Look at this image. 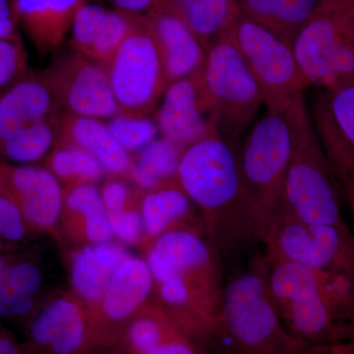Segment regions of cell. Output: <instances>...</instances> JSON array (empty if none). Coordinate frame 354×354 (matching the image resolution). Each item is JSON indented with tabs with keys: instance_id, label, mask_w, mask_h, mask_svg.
Masks as SVG:
<instances>
[{
	"instance_id": "60d3db41",
	"label": "cell",
	"mask_w": 354,
	"mask_h": 354,
	"mask_svg": "<svg viewBox=\"0 0 354 354\" xmlns=\"http://www.w3.org/2000/svg\"><path fill=\"white\" fill-rule=\"evenodd\" d=\"M325 354H354V348L349 344H341L328 349Z\"/></svg>"
},
{
	"instance_id": "d6a6232c",
	"label": "cell",
	"mask_w": 354,
	"mask_h": 354,
	"mask_svg": "<svg viewBox=\"0 0 354 354\" xmlns=\"http://www.w3.org/2000/svg\"><path fill=\"white\" fill-rule=\"evenodd\" d=\"M326 91L321 108L354 155V80Z\"/></svg>"
},
{
	"instance_id": "f1b7e54d",
	"label": "cell",
	"mask_w": 354,
	"mask_h": 354,
	"mask_svg": "<svg viewBox=\"0 0 354 354\" xmlns=\"http://www.w3.org/2000/svg\"><path fill=\"white\" fill-rule=\"evenodd\" d=\"M62 113L23 130L0 146V162L34 165L57 146Z\"/></svg>"
},
{
	"instance_id": "8fae6325",
	"label": "cell",
	"mask_w": 354,
	"mask_h": 354,
	"mask_svg": "<svg viewBox=\"0 0 354 354\" xmlns=\"http://www.w3.org/2000/svg\"><path fill=\"white\" fill-rule=\"evenodd\" d=\"M106 67L120 113L150 116L167 91L164 64L143 16Z\"/></svg>"
},
{
	"instance_id": "7c38bea8",
	"label": "cell",
	"mask_w": 354,
	"mask_h": 354,
	"mask_svg": "<svg viewBox=\"0 0 354 354\" xmlns=\"http://www.w3.org/2000/svg\"><path fill=\"white\" fill-rule=\"evenodd\" d=\"M43 74L64 113L102 120L120 113L104 65L72 50H57Z\"/></svg>"
},
{
	"instance_id": "6da1fadb",
	"label": "cell",
	"mask_w": 354,
	"mask_h": 354,
	"mask_svg": "<svg viewBox=\"0 0 354 354\" xmlns=\"http://www.w3.org/2000/svg\"><path fill=\"white\" fill-rule=\"evenodd\" d=\"M151 299L207 346L223 301L221 255L204 227L176 228L146 247Z\"/></svg>"
},
{
	"instance_id": "b9f144b4",
	"label": "cell",
	"mask_w": 354,
	"mask_h": 354,
	"mask_svg": "<svg viewBox=\"0 0 354 354\" xmlns=\"http://www.w3.org/2000/svg\"><path fill=\"white\" fill-rule=\"evenodd\" d=\"M322 3L348 4L354 3V0H321Z\"/></svg>"
},
{
	"instance_id": "2e32d148",
	"label": "cell",
	"mask_w": 354,
	"mask_h": 354,
	"mask_svg": "<svg viewBox=\"0 0 354 354\" xmlns=\"http://www.w3.org/2000/svg\"><path fill=\"white\" fill-rule=\"evenodd\" d=\"M200 74L171 84L155 111L162 137L184 150L205 138L215 122L205 102Z\"/></svg>"
},
{
	"instance_id": "8992f818",
	"label": "cell",
	"mask_w": 354,
	"mask_h": 354,
	"mask_svg": "<svg viewBox=\"0 0 354 354\" xmlns=\"http://www.w3.org/2000/svg\"><path fill=\"white\" fill-rule=\"evenodd\" d=\"M293 150L285 186V209L298 220L316 225H348L342 216L337 177L315 125L300 97L290 109Z\"/></svg>"
},
{
	"instance_id": "ab89813d",
	"label": "cell",
	"mask_w": 354,
	"mask_h": 354,
	"mask_svg": "<svg viewBox=\"0 0 354 354\" xmlns=\"http://www.w3.org/2000/svg\"><path fill=\"white\" fill-rule=\"evenodd\" d=\"M0 354H26L23 344L0 323Z\"/></svg>"
},
{
	"instance_id": "4316f807",
	"label": "cell",
	"mask_w": 354,
	"mask_h": 354,
	"mask_svg": "<svg viewBox=\"0 0 354 354\" xmlns=\"http://www.w3.org/2000/svg\"><path fill=\"white\" fill-rule=\"evenodd\" d=\"M153 8L176 14L206 50L227 31L239 14L236 0H158Z\"/></svg>"
},
{
	"instance_id": "4fadbf2b",
	"label": "cell",
	"mask_w": 354,
	"mask_h": 354,
	"mask_svg": "<svg viewBox=\"0 0 354 354\" xmlns=\"http://www.w3.org/2000/svg\"><path fill=\"white\" fill-rule=\"evenodd\" d=\"M26 354H94L90 317L75 293L39 304L25 325Z\"/></svg>"
},
{
	"instance_id": "74e56055",
	"label": "cell",
	"mask_w": 354,
	"mask_h": 354,
	"mask_svg": "<svg viewBox=\"0 0 354 354\" xmlns=\"http://www.w3.org/2000/svg\"><path fill=\"white\" fill-rule=\"evenodd\" d=\"M0 39H20L11 0H0Z\"/></svg>"
},
{
	"instance_id": "cb8c5ba5",
	"label": "cell",
	"mask_w": 354,
	"mask_h": 354,
	"mask_svg": "<svg viewBox=\"0 0 354 354\" xmlns=\"http://www.w3.org/2000/svg\"><path fill=\"white\" fill-rule=\"evenodd\" d=\"M59 221L75 241L85 244L113 241V230L97 185L87 184L64 189Z\"/></svg>"
},
{
	"instance_id": "7bdbcfd3",
	"label": "cell",
	"mask_w": 354,
	"mask_h": 354,
	"mask_svg": "<svg viewBox=\"0 0 354 354\" xmlns=\"http://www.w3.org/2000/svg\"><path fill=\"white\" fill-rule=\"evenodd\" d=\"M349 344V346H353V348H354V342H351V344Z\"/></svg>"
},
{
	"instance_id": "3957f363",
	"label": "cell",
	"mask_w": 354,
	"mask_h": 354,
	"mask_svg": "<svg viewBox=\"0 0 354 354\" xmlns=\"http://www.w3.org/2000/svg\"><path fill=\"white\" fill-rule=\"evenodd\" d=\"M176 176L221 255L258 242L239 152L221 136L216 120L205 138L186 149Z\"/></svg>"
},
{
	"instance_id": "f35d334b",
	"label": "cell",
	"mask_w": 354,
	"mask_h": 354,
	"mask_svg": "<svg viewBox=\"0 0 354 354\" xmlns=\"http://www.w3.org/2000/svg\"><path fill=\"white\" fill-rule=\"evenodd\" d=\"M111 2L118 10L132 15L142 16L153 8L158 0H111Z\"/></svg>"
},
{
	"instance_id": "277c9868",
	"label": "cell",
	"mask_w": 354,
	"mask_h": 354,
	"mask_svg": "<svg viewBox=\"0 0 354 354\" xmlns=\"http://www.w3.org/2000/svg\"><path fill=\"white\" fill-rule=\"evenodd\" d=\"M209 346L220 354H309L283 325L262 256L225 285Z\"/></svg>"
},
{
	"instance_id": "7402d4cb",
	"label": "cell",
	"mask_w": 354,
	"mask_h": 354,
	"mask_svg": "<svg viewBox=\"0 0 354 354\" xmlns=\"http://www.w3.org/2000/svg\"><path fill=\"white\" fill-rule=\"evenodd\" d=\"M130 256L124 247L113 241L86 244L72 255V288L88 311L99 304L118 268Z\"/></svg>"
},
{
	"instance_id": "83f0119b",
	"label": "cell",
	"mask_w": 354,
	"mask_h": 354,
	"mask_svg": "<svg viewBox=\"0 0 354 354\" xmlns=\"http://www.w3.org/2000/svg\"><path fill=\"white\" fill-rule=\"evenodd\" d=\"M184 152L183 148L164 137L153 140L132 158L129 180L139 189L148 191L176 177Z\"/></svg>"
},
{
	"instance_id": "9a60e30c",
	"label": "cell",
	"mask_w": 354,
	"mask_h": 354,
	"mask_svg": "<svg viewBox=\"0 0 354 354\" xmlns=\"http://www.w3.org/2000/svg\"><path fill=\"white\" fill-rule=\"evenodd\" d=\"M0 195L19 209L31 232H53L59 223L64 188L44 165L0 162Z\"/></svg>"
},
{
	"instance_id": "44dd1931",
	"label": "cell",
	"mask_w": 354,
	"mask_h": 354,
	"mask_svg": "<svg viewBox=\"0 0 354 354\" xmlns=\"http://www.w3.org/2000/svg\"><path fill=\"white\" fill-rule=\"evenodd\" d=\"M57 146L82 149L97 158L109 176L129 180L132 156L114 138L106 122L99 118L62 113Z\"/></svg>"
},
{
	"instance_id": "d4e9b609",
	"label": "cell",
	"mask_w": 354,
	"mask_h": 354,
	"mask_svg": "<svg viewBox=\"0 0 354 354\" xmlns=\"http://www.w3.org/2000/svg\"><path fill=\"white\" fill-rule=\"evenodd\" d=\"M239 12L266 31L292 46L315 15L321 0H236Z\"/></svg>"
},
{
	"instance_id": "5bb4252c",
	"label": "cell",
	"mask_w": 354,
	"mask_h": 354,
	"mask_svg": "<svg viewBox=\"0 0 354 354\" xmlns=\"http://www.w3.org/2000/svg\"><path fill=\"white\" fill-rule=\"evenodd\" d=\"M153 286L145 258L131 255L120 265L101 301L88 311L95 353L114 348L125 326L151 299Z\"/></svg>"
},
{
	"instance_id": "7a4b0ae2",
	"label": "cell",
	"mask_w": 354,
	"mask_h": 354,
	"mask_svg": "<svg viewBox=\"0 0 354 354\" xmlns=\"http://www.w3.org/2000/svg\"><path fill=\"white\" fill-rule=\"evenodd\" d=\"M263 260L283 325L309 354L354 342V279L264 255Z\"/></svg>"
},
{
	"instance_id": "4dcf8cb0",
	"label": "cell",
	"mask_w": 354,
	"mask_h": 354,
	"mask_svg": "<svg viewBox=\"0 0 354 354\" xmlns=\"http://www.w3.org/2000/svg\"><path fill=\"white\" fill-rule=\"evenodd\" d=\"M314 125L337 183L346 195L354 223V155L319 106L315 109Z\"/></svg>"
},
{
	"instance_id": "8d00e7d4",
	"label": "cell",
	"mask_w": 354,
	"mask_h": 354,
	"mask_svg": "<svg viewBox=\"0 0 354 354\" xmlns=\"http://www.w3.org/2000/svg\"><path fill=\"white\" fill-rule=\"evenodd\" d=\"M208 348L181 327L171 330L162 341L142 354H205Z\"/></svg>"
},
{
	"instance_id": "484cf974",
	"label": "cell",
	"mask_w": 354,
	"mask_h": 354,
	"mask_svg": "<svg viewBox=\"0 0 354 354\" xmlns=\"http://www.w3.org/2000/svg\"><path fill=\"white\" fill-rule=\"evenodd\" d=\"M17 252L0 281V320L23 321L26 325L38 307L43 274L34 261Z\"/></svg>"
},
{
	"instance_id": "f546056e",
	"label": "cell",
	"mask_w": 354,
	"mask_h": 354,
	"mask_svg": "<svg viewBox=\"0 0 354 354\" xmlns=\"http://www.w3.org/2000/svg\"><path fill=\"white\" fill-rule=\"evenodd\" d=\"M44 167L57 177L64 189L97 185L108 174L97 158L74 146H55L44 158Z\"/></svg>"
},
{
	"instance_id": "d590c367",
	"label": "cell",
	"mask_w": 354,
	"mask_h": 354,
	"mask_svg": "<svg viewBox=\"0 0 354 354\" xmlns=\"http://www.w3.org/2000/svg\"><path fill=\"white\" fill-rule=\"evenodd\" d=\"M114 236L123 243L138 244L143 241L144 227L139 206L108 215Z\"/></svg>"
},
{
	"instance_id": "e575fe53",
	"label": "cell",
	"mask_w": 354,
	"mask_h": 354,
	"mask_svg": "<svg viewBox=\"0 0 354 354\" xmlns=\"http://www.w3.org/2000/svg\"><path fill=\"white\" fill-rule=\"evenodd\" d=\"M29 70L22 39H0V92Z\"/></svg>"
},
{
	"instance_id": "52a82bcc",
	"label": "cell",
	"mask_w": 354,
	"mask_h": 354,
	"mask_svg": "<svg viewBox=\"0 0 354 354\" xmlns=\"http://www.w3.org/2000/svg\"><path fill=\"white\" fill-rule=\"evenodd\" d=\"M230 28L209 44L200 74L209 116L227 141L245 131L264 104L262 91L239 53Z\"/></svg>"
},
{
	"instance_id": "30bf717a",
	"label": "cell",
	"mask_w": 354,
	"mask_h": 354,
	"mask_svg": "<svg viewBox=\"0 0 354 354\" xmlns=\"http://www.w3.org/2000/svg\"><path fill=\"white\" fill-rule=\"evenodd\" d=\"M262 243L266 257L354 279V234L348 225L305 223L283 209Z\"/></svg>"
},
{
	"instance_id": "e0dca14e",
	"label": "cell",
	"mask_w": 354,
	"mask_h": 354,
	"mask_svg": "<svg viewBox=\"0 0 354 354\" xmlns=\"http://www.w3.org/2000/svg\"><path fill=\"white\" fill-rule=\"evenodd\" d=\"M140 16L99 4H85L76 13L70 31L71 50L106 66L136 28Z\"/></svg>"
},
{
	"instance_id": "1f68e13d",
	"label": "cell",
	"mask_w": 354,
	"mask_h": 354,
	"mask_svg": "<svg viewBox=\"0 0 354 354\" xmlns=\"http://www.w3.org/2000/svg\"><path fill=\"white\" fill-rule=\"evenodd\" d=\"M118 143L132 156L157 139L158 127L150 116L118 113L106 122Z\"/></svg>"
},
{
	"instance_id": "603a6c76",
	"label": "cell",
	"mask_w": 354,
	"mask_h": 354,
	"mask_svg": "<svg viewBox=\"0 0 354 354\" xmlns=\"http://www.w3.org/2000/svg\"><path fill=\"white\" fill-rule=\"evenodd\" d=\"M194 206L176 177L144 191L139 203L146 247L160 235L176 228L204 227Z\"/></svg>"
},
{
	"instance_id": "9c48e42d",
	"label": "cell",
	"mask_w": 354,
	"mask_h": 354,
	"mask_svg": "<svg viewBox=\"0 0 354 354\" xmlns=\"http://www.w3.org/2000/svg\"><path fill=\"white\" fill-rule=\"evenodd\" d=\"M230 30L262 91L267 111H288L309 87L292 46L246 19L241 12Z\"/></svg>"
},
{
	"instance_id": "836d02e7",
	"label": "cell",
	"mask_w": 354,
	"mask_h": 354,
	"mask_svg": "<svg viewBox=\"0 0 354 354\" xmlns=\"http://www.w3.org/2000/svg\"><path fill=\"white\" fill-rule=\"evenodd\" d=\"M31 234L19 209L0 195V253L19 250Z\"/></svg>"
},
{
	"instance_id": "ffe728a7",
	"label": "cell",
	"mask_w": 354,
	"mask_h": 354,
	"mask_svg": "<svg viewBox=\"0 0 354 354\" xmlns=\"http://www.w3.org/2000/svg\"><path fill=\"white\" fill-rule=\"evenodd\" d=\"M87 0H11L14 18L41 57L57 53Z\"/></svg>"
},
{
	"instance_id": "ba28073f",
	"label": "cell",
	"mask_w": 354,
	"mask_h": 354,
	"mask_svg": "<svg viewBox=\"0 0 354 354\" xmlns=\"http://www.w3.org/2000/svg\"><path fill=\"white\" fill-rule=\"evenodd\" d=\"M291 46L309 86L354 80V3L321 4Z\"/></svg>"
},
{
	"instance_id": "d6986e66",
	"label": "cell",
	"mask_w": 354,
	"mask_h": 354,
	"mask_svg": "<svg viewBox=\"0 0 354 354\" xmlns=\"http://www.w3.org/2000/svg\"><path fill=\"white\" fill-rule=\"evenodd\" d=\"M62 113L43 71L29 70L0 92V146L23 130Z\"/></svg>"
},
{
	"instance_id": "ac0fdd59",
	"label": "cell",
	"mask_w": 354,
	"mask_h": 354,
	"mask_svg": "<svg viewBox=\"0 0 354 354\" xmlns=\"http://www.w3.org/2000/svg\"><path fill=\"white\" fill-rule=\"evenodd\" d=\"M142 16L160 48L169 87L177 81L201 73L207 50L181 18L160 8H153Z\"/></svg>"
},
{
	"instance_id": "5b68a950",
	"label": "cell",
	"mask_w": 354,
	"mask_h": 354,
	"mask_svg": "<svg viewBox=\"0 0 354 354\" xmlns=\"http://www.w3.org/2000/svg\"><path fill=\"white\" fill-rule=\"evenodd\" d=\"M291 108L286 113L267 111L247 135L239 152L261 243L285 209V186L293 150Z\"/></svg>"
}]
</instances>
